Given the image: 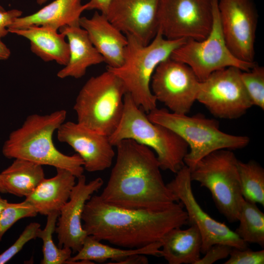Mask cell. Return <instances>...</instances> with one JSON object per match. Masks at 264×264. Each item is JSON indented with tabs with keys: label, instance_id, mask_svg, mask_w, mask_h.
I'll use <instances>...</instances> for the list:
<instances>
[{
	"label": "cell",
	"instance_id": "1",
	"mask_svg": "<svg viewBox=\"0 0 264 264\" xmlns=\"http://www.w3.org/2000/svg\"><path fill=\"white\" fill-rule=\"evenodd\" d=\"M82 220L88 235L129 249L161 242L171 230L188 223L180 201L155 211L115 206L103 201L99 195L91 196L87 201Z\"/></svg>",
	"mask_w": 264,
	"mask_h": 264
},
{
	"label": "cell",
	"instance_id": "2",
	"mask_svg": "<svg viewBox=\"0 0 264 264\" xmlns=\"http://www.w3.org/2000/svg\"><path fill=\"white\" fill-rule=\"evenodd\" d=\"M115 146L116 161L99 195L103 201L123 208L155 211L179 201L165 183L151 149L131 139Z\"/></svg>",
	"mask_w": 264,
	"mask_h": 264
},
{
	"label": "cell",
	"instance_id": "3",
	"mask_svg": "<svg viewBox=\"0 0 264 264\" xmlns=\"http://www.w3.org/2000/svg\"><path fill=\"white\" fill-rule=\"evenodd\" d=\"M66 111L28 116L22 125L12 132L2 149L8 158H22L41 165L69 171L76 178L83 175V161L77 154L68 155L55 146L53 136L65 121Z\"/></svg>",
	"mask_w": 264,
	"mask_h": 264
},
{
	"label": "cell",
	"instance_id": "4",
	"mask_svg": "<svg viewBox=\"0 0 264 264\" xmlns=\"http://www.w3.org/2000/svg\"><path fill=\"white\" fill-rule=\"evenodd\" d=\"M126 36L128 44L122 64L107 69L121 79L136 105L148 113L156 108L157 101L151 89L156 68L187 39L168 40L158 31L153 40L145 45L131 35Z\"/></svg>",
	"mask_w": 264,
	"mask_h": 264
},
{
	"label": "cell",
	"instance_id": "5",
	"mask_svg": "<svg viewBox=\"0 0 264 264\" xmlns=\"http://www.w3.org/2000/svg\"><path fill=\"white\" fill-rule=\"evenodd\" d=\"M109 137L113 146L131 139L150 148L155 154L161 170L176 174L185 165L187 144L170 129L152 122L128 93L124 97L121 119Z\"/></svg>",
	"mask_w": 264,
	"mask_h": 264
},
{
	"label": "cell",
	"instance_id": "6",
	"mask_svg": "<svg viewBox=\"0 0 264 264\" xmlns=\"http://www.w3.org/2000/svg\"><path fill=\"white\" fill-rule=\"evenodd\" d=\"M147 116L152 122L173 131L187 144L189 150L184 162L190 169L213 152L242 149L250 141L247 136L230 134L221 131L218 121L200 114L189 116L156 108Z\"/></svg>",
	"mask_w": 264,
	"mask_h": 264
},
{
	"label": "cell",
	"instance_id": "7",
	"mask_svg": "<svg viewBox=\"0 0 264 264\" xmlns=\"http://www.w3.org/2000/svg\"><path fill=\"white\" fill-rule=\"evenodd\" d=\"M127 93L121 79L107 69L90 77L79 92L73 106L77 122L110 136L121 119Z\"/></svg>",
	"mask_w": 264,
	"mask_h": 264
},
{
	"label": "cell",
	"instance_id": "8",
	"mask_svg": "<svg viewBox=\"0 0 264 264\" xmlns=\"http://www.w3.org/2000/svg\"><path fill=\"white\" fill-rule=\"evenodd\" d=\"M238 160L231 150H219L204 156L190 169L191 180L209 191L219 212L230 222L238 221L244 199Z\"/></svg>",
	"mask_w": 264,
	"mask_h": 264
},
{
	"label": "cell",
	"instance_id": "9",
	"mask_svg": "<svg viewBox=\"0 0 264 264\" xmlns=\"http://www.w3.org/2000/svg\"><path fill=\"white\" fill-rule=\"evenodd\" d=\"M218 3V0H212L213 22L208 36L202 41L187 39L170 56L188 65L200 82L213 72L227 67H237L246 71L257 65L255 62L237 59L229 49L221 30Z\"/></svg>",
	"mask_w": 264,
	"mask_h": 264
},
{
	"label": "cell",
	"instance_id": "10",
	"mask_svg": "<svg viewBox=\"0 0 264 264\" xmlns=\"http://www.w3.org/2000/svg\"><path fill=\"white\" fill-rule=\"evenodd\" d=\"M158 22L167 39L202 41L212 27V0H160Z\"/></svg>",
	"mask_w": 264,
	"mask_h": 264
},
{
	"label": "cell",
	"instance_id": "11",
	"mask_svg": "<svg viewBox=\"0 0 264 264\" xmlns=\"http://www.w3.org/2000/svg\"><path fill=\"white\" fill-rule=\"evenodd\" d=\"M242 70L230 66L211 74L200 82L196 101L214 116L234 119L253 106L241 78Z\"/></svg>",
	"mask_w": 264,
	"mask_h": 264
},
{
	"label": "cell",
	"instance_id": "12",
	"mask_svg": "<svg viewBox=\"0 0 264 264\" xmlns=\"http://www.w3.org/2000/svg\"><path fill=\"white\" fill-rule=\"evenodd\" d=\"M176 174L167 185L182 203L187 214L188 223L198 229L202 238L201 253L204 254L216 243L226 244L240 249L247 248L248 243L235 231L212 218L199 205L192 190L190 169L185 165Z\"/></svg>",
	"mask_w": 264,
	"mask_h": 264
},
{
	"label": "cell",
	"instance_id": "13",
	"mask_svg": "<svg viewBox=\"0 0 264 264\" xmlns=\"http://www.w3.org/2000/svg\"><path fill=\"white\" fill-rule=\"evenodd\" d=\"M200 81L187 65L169 57L156 68L151 89L171 112L188 114L196 101Z\"/></svg>",
	"mask_w": 264,
	"mask_h": 264
},
{
	"label": "cell",
	"instance_id": "14",
	"mask_svg": "<svg viewBox=\"0 0 264 264\" xmlns=\"http://www.w3.org/2000/svg\"><path fill=\"white\" fill-rule=\"evenodd\" d=\"M223 35L238 59L254 62L258 14L252 0H218Z\"/></svg>",
	"mask_w": 264,
	"mask_h": 264
},
{
	"label": "cell",
	"instance_id": "15",
	"mask_svg": "<svg viewBox=\"0 0 264 264\" xmlns=\"http://www.w3.org/2000/svg\"><path fill=\"white\" fill-rule=\"evenodd\" d=\"M77 178L68 200L60 211L55 230L57 234L58 247L70 248L73 253L79 251L88 235L82 222L85 205L92 195L98 191L104 183L101 177L88 183L83 175Z\"/></svg>",
	"mask_w": 264,
	"mask_h": 264
},
{
	"label": "cell",
	"instance_id": "16",
	"mask_svg": "<svg viewBox=\"0 0 264 264\" xmlns=\"http://www.w3.org/2000/svg\"><path fill=\"white\" fill-rule=\"evenodd\" d=\"M160 0H112L106 16L125 35L149 44L158 30Z\"/></svg>",
	"mask_w": 264,
	"mask_h": 264
},
{
	"label": "cell",
	"instance_id": "17",
	"mask_svg": "<svg viewBox=\"0 0 264 264\" xmlns=\"http://www.w3.org/2000/svg\"><path fill=\"white\" fill-rule=\"evenodd\" d=\"M60 142L69 145L83 161L84 170L96 172L110 168L115 155L108 136L77 122H64L57 130Z\"/></svg>",
	"mask_w": 264,
	"mask_h": 264
},
{
	"label": "cell",
	"instance_id": "18",
	"mask_svg": "<svg viewBox=\"0 0 264 264\" xmlns=\"http://www.w3.org/2000/svg\"><path fill=\"white\" fill-rule=\"evenodd\" d=\"M79 25L87 32L92 44L104 58L107 67L116 68L122 64L127 38L110 22L106 15L96 11L90 18L81 17Z\"/></svg>",
	"mask_w": 264,
	"mask_h": 264
},
{
	"label": "cell",
	"instance_id": "19",
	"mask_svg": "<svg viewBox=\"0 0 264 264\" xmlns=\"http://www.w3.org/2000/svg\"><path fill=\"white\" fill-rule=\"evenodd\" d=\"M59 31L67 39L69 54L68 62L58 72V77L79 79L85 75L89 66L104 62V58L92 44L86 30L80 25L63 26Z\"/></svg>",
	"mask_w": 264,
	"mask_h": 264
},
{
	"label": "cell",
	"instance_id": "20",
	"mask_svg": "<svg viewBox=\"0 0 264 264\" xmlns=\"http://www.w3.org/2000/svg\"><path fill=\"white\" fill-rule=\"evenodd\" d=\"M86 10L82 0H54L37 12L16 19L7 29L11 30L32 25L47 26L56 30L65 26L80 25L82 13Z\"/></svg>",
	"mask_w": 264,
	"mask_h": 264
},
{
	"label": "cell",
	"instance_id": "21",
	"mask_svg": "<svg viewBox=\"0 0 264 264\" xmlns=\"http://www.w3.org/2000/svg\"><path fill=\"white\" fill-rule=\"evenodd\" d=\"M55 176L44 178L25 200L37 213L47 216L59 211L69 198L76 177L68 170L56 168Z\"/></svg>",
	"mask_w": 264,
	"mask_h": 264
},
{
	"label": "cell",
	"instance_id": "22",
	"mask_svg": "<svg viewBox=\"0 0 264 264\" xmlns=\"http://www.w3.org/2000/svg\"><path fill=\"white\" fill-rule=\"evenodd\" d=\"M30 42V49L44 62L55 61L65 66L69 59V46L65 35L52 27L32 25L10 31Z\"/></svg>",
	"mask_w": 264,
	"mask_h": 264
},
{
	"label": "cell",
	"instance_id": "23",
	"mask_svg": "<svg viewBox=\"0 0 264 264\" xmlns=\"http://www.w3.org/2000/svg\"><path fill=\"white\" fill-rule=\"evenodd\" d=\"M160 257L169 264H196L200 258L202 238L198 227L191 224L174 228L161 240Z\"/></svg>",
	"mask_w": 264,
	"mask_h": 264
},
{
	"label": "cell",
	"instance_id": "24",
	"mask_svg": "<svg viewBox=\"0 0 264 264\" xmlns=\"http://www.w3.org/2000/svg\"><path fill=\"white\" fill-rule=\"evenodd\" d=\"M91 235L85 238L82 247L76 255L71 256L66 264L85 262L92 264V261L102 263L108 260L119 264L120 262L134 254H143L160 257L161 242H157L146 246L133 248L122 249L105 244Z\"/></svg>",
	"mask_w": 264,
	"mask_h": 264
},
{
	"label": "cell",
	"instance_id": "25",
	"mask_svg": "<svg viewBox=\"0 0 264 264\" xmlns=\"http://www.w3.org/2000/svg\"><path fill=\"white\" fill-rule=\"evenodd\" d=\"M6 193L18 197L29 196L45 178L42 165L15 158L12 163L0 173Z\"/></svg>",
	"mask_w": 264,
	"mask_h": 264
},
{
	"label": "cell",
	"instance_id": "26",
	"mask_svg": "<svg viewBox=\"0 0 264 264\" xmlns=\"http://www.w3.org/2000/svg\"><path fill=\"white\" fill-rule=\"evenodd\" d=\"M239 225L235 231L246 243L264 246V213L257 204L243 199L239 214Z\"/></svg>",
	"mask_w": 264,
	"mask_h": 264
},
{
	"label": "cell",
	"instance_id": "27",
	"mask_svg": "<svg viewBox=\"0 0 264 264\" xmlns=\"http://www.w3.org/2000/svg\"><path fill=\"white\" fill-rule=\"evenodd\" d=\"M242 197L245 200L264 207V169L257 162H238Z\"/></svg>",
	"mask_w": 264,
	"mask_h": 264
},
{
	"label": "cell",
	"instance_id": "28",
	"mask_svg": "<svg viewBox=\"0 0 264 264\" xmlns=\"http://www.w3.org/2000/svg\"><path fill=\"white\" fill-rule=\"evenodd\" d=\"M59 214V211L49 214L45 227L42 229L40 228L37 231V238L42 239L43 243L42 264H66L71 257L72 251L70 248L58 247L53 240V234Z\"/></svg>",
	"mask_w": 264,
	"mask_h": 264
},
{
	"label": "cell",
	"instance_id": "29",
	"mask_svg": "<svg viewBox=\"0 0 264 264\" xmlns=\"http://www.w3.org/2000/svg\"><path fill=\"white\" fill-rule=\"evenodd\" d=\"M241 78L252 105L264 110V68L257 64L242 71Z\"/></svg>",
	"mask_w": 264,
	"mask_h": 264
},
{
	"label": "cell",
	"instance_id": "30",
	"mask_svg": "<svg viewBox=\"0 0 264 264\" xmlns=\"http://www.w3.org/2000/svg\"><path fill=\"white\" fill-rule=\"evenodd\" d=\"M37 212L25 200L19 203H9L0 214V241L4 233L17 221L24 218L33 217Z\"/></svg>",
	"mask_w": 264,
	"mask_h": 264
},
{
	"label": "cell",
	"instance_id": "31",
	"mask_svg": "<svg viewBox=\"0 0 264 264\" xmlns=\"http://www.w3.org/2000/svg\"><path fill=\"white\" fill-rule=\"evenodd\" d=\"M40 224L31 222L27 225L19 238L8 249L0 254V264H4L9 261L19 253L29 241L37 238L38 230Z\"/></svg>",
	"mask_w": 264,
	"mask_h": 264
},
{
	"label": "cell",
	"instance_id": "32",
	"mask_svg": "<svg viewBox=\"0 0 264 264\" xmlns=\"http://www.w3.org/2000/svg\"><path fill=\"white\" fill-rule=\"evenodd\" d=\"M224 264H264V250L253 251L247 248L233 247Z\"/></svg>",
	"mask_w": 264,
	"mask_h": 264
},
{
	"label": "cell",
	"instance_id": "33",
	"mask_svg": "<svg viewBox=\"0 0 264 264\" xmlns=\"http://www.w3.org/2000/svg\"><path fill=\"white\" fill-rule=\"evenodd\" d=\"M233 247L223 243H216L212 245L200 258L196 264H212L218 260L229 257Z\"/></svg>",
	"mask_w": 264,
	"mask_h": 264
},
{
	"label": "cell",
	"instance_id": "34",
	"mask_svg": "<svg viewBox=\"0 0 264 264\" xmlns=\"http://www.w3.org/2000/svg\"><path fill=\"white\" fill-rule=\"evenodd\" d=\"M22 12L19 9H13L8 11L0 10V38L6 36L9 31L8 27L14 21L22 16Z\"/></svg>",
	"mask_w": 264,
	"mask_h": 264
},
{
	"label": "cell",
	"instance_id": "35",
	"mask_svg": "<svg viewBox=\"0 0 264 264\" xmlns=\"http://www.w3.org/2000/svg\"><path fill=\"white\" fill-rule=\"evenodd\" d=\"M112 0H89L85 3L86 10H96L106 15Z\"/></svg>",
	"mask_w": 264,
	"mask_h": 264
},
{
	"label": "cell",
	"instance_id": "36",
	"mask_svg": "<svg viewBox=\"0 0 264 264\" xmlns=\"http://www.w3.org/2000/svg\"><path fill=\"white\" fill-rule=\"evenodd\" d=\"M149 263L147 258L143 254L132 255L123 261L119 264H146Z\"/></svg>",
	"mask_w": 264,
	"mask_h": 264
},
{
	"label": "cell",
	"instance_id": "37",
	"mask_svg": "<svg viewBox=\"0 0 264 264\" xmlns=\"http://www.w3.org/2000/svg\"><path fill=\"white\" fill-rule=\"evenodd\" d=\"M11 55V51L7 46L1 41L0 38V60L8 59Z\"/></svg>",
	"mask_w": 264,
	"mask_h": 264
},
{
	"label": "cell",
	"instance_id": "38",
	"mask_svg": "<svg viewBox=\"0 0 264 264\" xmlns=\"http://www.w3.org/2000/svg\"><path fill=\"white\" fill-rule=\"evenodd\" d=\"M8 203L7 200L0 197V214Z\"/></svg>",
	"mask_w": 264,
	"mask_h": 264
},
{
	"label": "cell",
	"instance_id": "39",
	"mask_svg": "<svg viewBox=\"0 0 264 264\" xmlns=\"http://www.w3.org/2000/svg\"><path fill=\"white\" fill-rule=\"evenodd\" d=\"M0 192L2 193H5L6 191L5 190V189L2 184V182L1 181L0 177Z\"/></svg>",
	"mask_w": 264,
	"mask_h": 264
},
{
	"label": "cell",
	"instance_id": "40",
	"mask_svg": "<svg viewBox=\"0 0 264 264\" xmlns=\"http://www.w3.org/2000/svg\"><path fill=\"white\" fill-rule=\"evenodd\" d=\"M48 0H36L37 3L39 5H42L46 2Z\"/></svg>",
	"mask_w": 264,
	"mask_h": 264
},
{
	"label": "cell",
	"instance_id": "41",
	"mask_svg": "<svg viewBox=\"0 0 264 264\" xmlns=\"http://www.w3.org/2000/svg\"><path fill=\"white\" fill-rule=\"evenodd\" d=\"M0 10H4V9L3 8L2 6L0 5Z\"/></svg>",
	"mask_w": 264,
	"mask_h": 264
}]
</instances>
